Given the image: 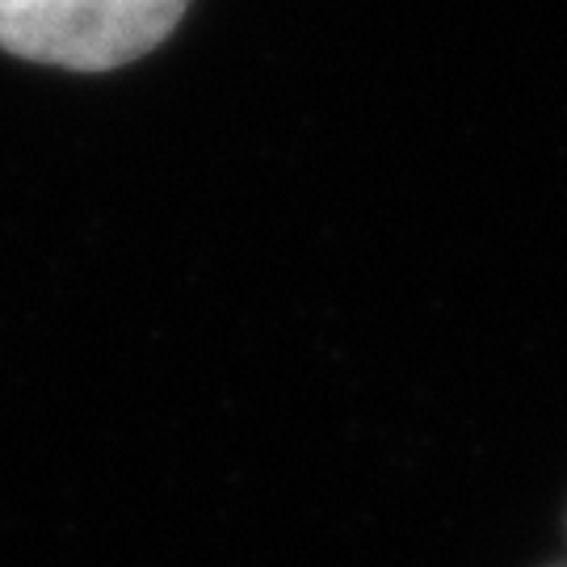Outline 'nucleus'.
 Returning <instances> with one entry per match:
<instances>
[{"label": "nucleus", "instance_id": "f257e3e1", "mask_svg": "<svg viewBox=\"0 0 567 567\" xmlns=\"http://www.w3.org/2000/svg\"><path fill=\"white\" fill-rule=\"evenodd\" d=\"M189 0H0V51L72 72H110L156 51Z\"/></svg>", "mask_w": 567, "mask_h": 567}]
</instances>
